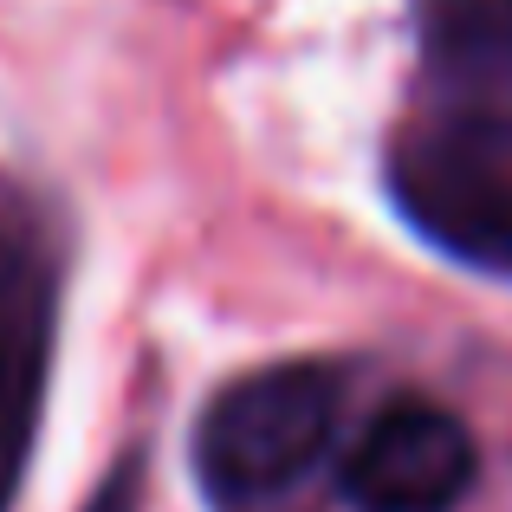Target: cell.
<instances>
[{
  "label": "cell",
  "mask_w": 512,
  "mask_h": 512,
  "mask_svg": "<svg viewBox=\"0 0 512 512\" xmlns=\"http://www.w3.org/2000/svg\"><path fill=\"white\" fill-rule=\"evenodd\" d=\"M85 512H143V454H124V461L104 474V487L91 493Z\"/></svg>",
  "instance_id": "5"
},
{
  "label": "cell",
  "mask_w": 512,
  "mask_h": 512,
  "mask_svg": "<svg viewBox=\"0 0 512 512\" xmlns=\"http://www.w3.org/2000/svg\"><path fill=\"white\" fill-rule=\"evenodd\" d=\"M344 402V376L331 363H273L201 409L195 422V474L214 500H266L286 493L331 448Z\"/></svg>",
  "instance_id": "1"
},
{
  "label": "cell",
  "mask_w": 512,
  "mask_h": 512,
  "mask_svg": "<svg viewBox=\"0 0 512 512\" xmlns=\"http://www.w3.org/2000/svg\"><path fill=\"white\" fill-rule=\"evenodd\" d=\"M415 26L448 72H512V0H415Z\"/></svg>",
  "instance_id": "4"
},
{
  "label": "cell",
  "mask_w": 512,
  "mask_h": 512,
  "mask_svg": "<svg viewBox=\"0 0 512 512\" xmlns=\"http://www.w3.org/2000/svg\"><path fill=\"white\" fill-rule=\"evenodd\" d=\"M389 195L448 260L512 279V163L493 143L409 130L389 150Z\"/></svg>",
  "instance_id": "2"
},
{
  "label": "cell",
  "mask_w": 512,
  "mask_h": 512,
  "mask_svg": "<svg viewBox=\"0 0 512 512\" xmlns=\"http://www.w3.org/2000/svg\"><path fill=\"white\" fill-rule=\"evenodd\" d=\"M7 467H13V435H0V487H7Z\"/></svg>",
  "instance_id": "6"
},
{
  "label": "cell",
  "mask_w": 512,
  "mask_h": 512,
  "mask_svg": "<svg viewBox=\"0 0 512 512\" xmlns=\"http://www.w3.org/2000/svg\"><path fill=\"white\" fill-rule=\"evenodd\" d=\"M480 474L474 435L435 402H389L338 467L350 512H454Z\"/></svg>",
  "instance_id": "3"
}]
</instances>
